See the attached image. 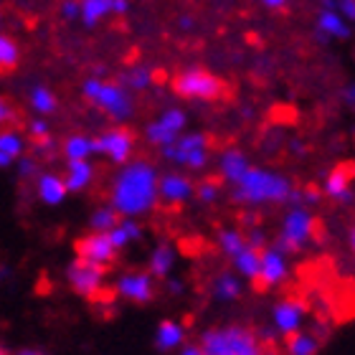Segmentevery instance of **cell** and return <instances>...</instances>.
Returning <instances> with one entry per match:
<instances>
[{"label":"cell","mask_w":355,"mask_h":355,"mask_svg":"<svg viewBox=\"0 0 355 355\" xmlns=\"http://www.w3.org/2000/svg\"><path fill=\"white\" fill-rule=\"evenodd\" d=\"M335 13L345 23L355 21V0H335Z\"/></svg>","instance_id":"f35d334b"},{"label":"cell","mask_w":355,"mask_h":355,"mask_svg":"<svg viewBox=\"0 0 355 355\" xmlns=\"http://www.w3.org/2000/svg\"><path fill=\"white\" fill-rule=\"evenodd\" d=\"M31 107H33V112H38L41 117H49V114H53L56 112V107H59V99H56V94H53L49 87H33L31 89Z\"/></svg>","instance_id":"f546056e"},{"label":"cell","mask_w":355,"mask_h":355,"mask_svg":"<svg viewBox=\"0 0 355 355\" xmlns=\"http://www.w3.org/2000/svg\"><path fill=\"white\" fill-rule=\"evenodd\" d=\"M0 21H3V15H0Z\"/></svg>","instance_id":"db71d44e"},{"label":"cell","mask_w":355,"mask_h":355,"mask_svg":"<svg viewBox=\"0 0 355 355\" xmlns=\"http://www.w3.org/2000/svg\"><path fill=\"white\" fill-rule=\"evenodd\" d=\"M64 183H67L69 193H84L94 180V165L92 160H76V163H67V175Z\"/></svg>","instance_id":"7402d4cb"},{"label":"cell","mask_w":355,"mask_h":355,"mask_svg":"<svg viewBox=\"0 0 355 355\" xmlns=\"http://www.w3.org/2000/svg\"><path fill=\"white\" fill-rule=\"evenodd\" d=\"M10 165H13V160H10L8 155H3V153H0V168H10Z\"/></svg>","instance_id":"681fc988"},{"label":"cell","mask_w":355,"mask_h":355,"mask_svg":"<svg viewBox=\"0 0 355 355\" xmlns=\"http://www.w3.org/2000/svg\"><path fill=\"white\" fill-rule=\"evenodd\" d=\"M353 178H355V165L353 163L335 165L333 171L327 173L325 183H322V193H325L327 198L340 200V203H350V200H353V191H350Z\"/></svg>","instance_id":"2e32d148"},{"label":"cell","mask_w":355,"mask_h":355,"mask_svg":"<svg viewBox=\"0 0 355 355\" xmlns=\"http://www.w3.org/2000/svg\"><path fill=\"white\" fill-rule=\"evenodd\" d=\"M320 198H322V193L318 191V188H304V191H300V206L302 203H307V206H315V203H320Z\"/></svg>","instance_id":"60d3db41"},{"label":"cell","mask_w":355,"mask_h":355,"mask_svg":"<svg viewBox=\"0 0 355 355\" xmlns=\"http://www.w3.org/2000/svg\"><path fill=\"white\" fill-rule=\"evenodd\" d=\"M208 150H211V142H208L206 135L191 132V135H180L173 145L163 148L165 160H171L175 165H183L188 171H203L208 165Z\"/></svg>","instance_id":"52a82bcc"},{"label":"cell","mask_w":355,"mask_h":355,"mask_svg":"<svg viewBox=\"0 0 355 355\" xmlns=\"http://www.w3.org/2000/svg\"><path fill=\"white\" fill-rule=\"evenodd\" d=\"M157 168L148 160H130L110 185V206L119 218H140L157 206Z\"/></svg>","instance_id":"6da1fadb"},{"label":"cell","mask_w":355,"mask_h":355,"mask_svg":"<svg viewBox=\"0 0 355 355\" xmlns=\"http://www.w3.org/2000/svg\"><path fill=\"white\" fill-rule=\"evenodd\" d=\"M295 185L287 175L266 168H249L244 178L234 185L231 198L244 206H266V203H289Z\"/></svg>","instance_id":"7a4b0ae2"},{"label":"cell","mask_w":355,"mask_h":355,"mask_svg":"<svg viewBox=\"0 0 355 355\" xmlns=\"http://www.w3.org/2000/svg\"><path fill=\"white\" fill-rule=\"evenodd\" d=\"M246 246H249V249H254V252H264V249H266V234L254 226V229L249 231V236H246Z\"/></svg>","instance_id":"74e56055"},{"label":"cell","mask_w":355,"mask_h":355,"mask_svg":"<svg viewBox=\"0 0 355 355\" xmlns=\"http://www.w3.org/2000/svg\"><path fill=\"white\" fill-rule=\"evenodd\" d=\"M114 297L130 304H150L157 295V279L148 272H122L112 284Z\"/></svg>","instance_id":"9c48e42d"},{"label":"cell","mask_w":355,"mask_h":355,"mask_svg":"<svg viewBox=\"0 0 355 355\" xmlns=\"http://www.w3.org/2000/svg\"><path fill=\"white\" fill-rule=\"evenodd\" d=\"M198 348L203 355H264L259 338L244 325L208 327L200 335Z\"/></svg>","instance_id":"3957f363"},{"label":"cell","mask_w":355,"mask_h":355,"mask_svg":"<svg viewBox=\"0 0 355 355\" xmlns=\"http://www.w3.org/2000/svg\"><path fill=\"white\" fill-rule=\"evenodd\" d=\"M175 246L168 244V241H160V244L153 246L148 259V274L153 279H168L173 277V269H175Z\"/></svg>","instance_id":"ac0fdd59"},{"label":"cell","mask_w":355,"mask_h":355,"mask_svg":"<svg viewBox=\"0 0 355 355\" xmlns=\"http://www.w3.org/2000/svg\"><path fill=\"white\" fill-rule=\"evenodd\" d=\"M15 163H18V173H21V178L38 175V163L33 160V157H21V160H15Z\"/></svg>","instance_id":"ab89813d"},{"label":"cell","mask_w":355,"mask_h":355,"mask_svg":"<svg viewBox=\"0 0 355 355\" xmlns=\"http://www.w3.org/2000/svg\"><path fill=\"white\" fill-rule=\"evenodd\" d=\"M180 26H183V28H191L193 21H191V18H183V21H180Z\"/></svg>","instance_id":"f907efd6"},{"label":"cell","mask_w":355,"mask_h":355,"mask_svg":"<svg viewBox=\"0 0 355 355\" xmlns=\"http://www.w3.org/2000/svg\"><path fill=\"white\" fill-rule=\"evenodd\" d=\"M119 216L117 211L110 206V203H104V206H96L89 216V231L92 234H110L114 226H117Z\"/></svg>","instance_id":"484cf974"},{"label":"cell","mask_w":355,"mask_h":355,"mask_svg":"<svg viewBox=\"0 0 355 355\" xmlns=\"http://www.w3.org/2000/svg\"><path fill=\"white\" fill-rule=\"evenodd\" d=\"M318 28L322 31V33H327V36H335V38H348L350 36L348 23L343 21L335 10H322V13L318 15Z\"/></svg>","instance_id":"4dcf8cb0"},{"label":"cell","mask_w":355,"mask_h":355,"mask_svg":"<svg viewBox=\"0 0 355 355\" xmlns=\"http://www.w3.org/2000/svg\"><path fill=\"white\" fill-rule=\"evenodd\" d=\"M193 196H196L200 203L211 206V203H216V200H218V196H221V180H216V178H208V180L198 183V188H196V193H193Z\"/></svg>","instance_id":"836d02e7"},{"label":"cell","mask_w":355,"mask_h":355,"mask_svg":"<svg viewBox=\"0 0 355 355\" xmlns=\"http://www.w3.org/2000/svg\"><path fill=\"white\" fill-rule=\"evenodd\" d=\"M135 153V135L127 127H112L99 137H94V155H104L114 165H122L132 160Z\"/></svg>","instance_id":"30bf717a"},{"label":"cell","mask_w":355,"mask_h":355,"mask_svg":"<svg viewBox=\"0 0 355 355\" xmlns=\"http://www.w3.org/2000/svg\"><path fill=\"white\" fill-rule=\"evenodd\" d=\"M0 153L10 157L13 163L21 160L23 153H26V137L18 130H10V127L0 130Z\"/></svg>","instance_id":"83f0119b"},{"label":"cell","mask_w":355,"mask_h":355,"mask_svg":"<svg viewBox=\"0 0 355 355\" xmlns=\"http://www.w3.org/2000/svg\"><path fill=\"white\" fill-rule=\"evenodd\" d=\"M64 277H67V284L74 295L84 297V300H96V297L104 295L107 289V269L94 264H87L82 259L69 261L67 269H64Z\"/></svg>","instance_id":"ba28073f"},{"label":"cell","mask_w":355,"mask_h":355,"mask_svg":"<svg viewBox=\"0 0 355 355\" xmlns=\"http://www.w3.org/2000/svg\"><path fill=\"white\" fill-rule=\"evenodd\" d=\"M320 340L310 333H295L287 338V353L289 355H318Z\"/></svg>","instance_id":"d6a6232c"},{"label":"cell","mask_w":355,"mask_h":355,"mask_svg":"<svg viewBox=\"0 0 355 355\" xmlns=\"http://www.w3.org/2000/svg\"><path fill=\"white\" fill-rule=\"evenodd\" d=\"M36 196L44 206H61L67 200V183L59 173H38L36 175Z\"/></svg>","instance_id":"e0dca14e"},{"label":"cell","mask_w":355,"mask_h":355,"mask_svg":"<svg viewBox=\"0 0 355 355\" xmlns=\"http://www.w3.org/2000/svg\"><path fill=\"white\" fill-rule=\"evenodd\" d=\"M185 345V325L178 320H163L155 327V348L160 353H173Z\"/></svg>","instance_id":"ffe728a7"},{"label":"cell","mask_w":355,"mask_h":355,"mask_svg":"<svg viewBox=\"0 0 355 355\" xmlns=\"http://www.w3.org/2000/svg\"><path fill=\"white\" fill-rule=\"evenodd\" d=\"M185 130V112L183 110H165L155 122H150L145 127V137H148L150 145L155 148H168L183 135Z\"/></svg>","instance_id":"8fae6325"},{"label":"cell","mask_w":355,"mask_h":355,"mask_svg":"<svg viewBox=\"0 0 355 355\" xmlns=\"http://www.w3.org/2000/svg\"><path fill=\"white\" fill-rule=\"evenodd\" d=\"M196 185L188 175L180 173H165L157 180V200H163L168 206H183L185 200L193 198Z\"/></svg>","instance_id":"5bb4252c"},{"label":"cell","mask_w":355,"mask_h":355,"mask_svg":"<svg viewBox=\"0 0 355 355\" xmlns=\"http://www.w3.org/2000/svg\"><path fill=\"white\" fill-rule=\"evenodd\" d=\"M315 216L307 206H292L284 216V221H282V231L279 236H277V246L274 249H279L284 257L287 254H295L300 249L307 246V241L312 239L315 234Z\"/></svg>","instance_id":"5b68a950"},{"label":"cell","mask_w":355,"mask_h":355,"mask_svg":"<svg viewBox=\"0 0 355 355\" xmlns=\"http://www.w3.org/2000/svg\"><path fill=\"white\" fill-rule=\"evenodd\" d=\"M231 261H234V269L239 272V277H244V279H249V282L259 279L261 252H254V249H249V246H246L244 252L236 254V257H234Z\"/></svg>","instance_id":"d4e9b609"},{"label":"cell","mask_w":355,"mask_h":355,"mask_svg":"<svg viewBox=\"0 0 355 355\" xmlns=\"http://www.w3.org/2000/svg\"><path fill=\"white\" fill-rule=\"evenodd\" d=\"M266 8H272V10H279V8L287 6V0H261Z\"/></svg>","instance_id":"7dc6e473"},{"label":"cell","mask_w":355,"mask_h":355,"mask_svg":"<svg viewBox=\"0 0 355 355\" xmlns=\"http://www.w3.org/2000/svg\"><path fill=\"white\" fill-rule=\"evenodd\" d=\"M241 292H244L241 277L234 272H221L211 282V297H214L216 302H236Z\"/></svg>","instance_id":"44dd1931"},{"label":"cell","mask_w":355,"mask_h":355,"mask_svg":"<svg viewBox=\"0 0 355 355\" xmlns=\"http://www.w3.org/2000/svg\"><path fill=\"white\" fill-rule=\"evenodd\" d=\"M61 153H64V157H67V163L89 160V157L94 155V137H87V135H71V137L64 140Z\"/></svg>","instance_id":"cb8c5ba5"},{"label":"cell","mask_w":355,"mask_h":355,"mask_svg":"<svg viewBox=\"0 0 355 355\" xmlns=\"http://www.w3.org/2000/svg\"><path fill=\"white\" fill-rule=\"evenodd\" d=\"M0 355H8V350H6V348H3V345H0Z\"/></svg>","instance_id":"f5cc1de1"},{"label":"cell","mask_w":355,"mask_h":355,"mask_svg":"<svg viewBox=\"0 0 355 355\" xmlns=\"http://www.w3.org/2000/svg\"><path fill=\"white\" fill-rule=\"evenodd\" d=\"M249 168H252L249 157H246L239 148L223 150L221 157H218V171H221V178L231 185H236L239 180L244 178V173L249 171Z\"/></svg>","instance_id":"d6986e66"},{"label":"cell","mask_w":355,"mask_h":355,"mask_svg":"<svg viewBox=\"0 0 355 355\" xmlns=\"http://www.w3.org/2000/svg\"><path fill=\"white\" fill-rule=\"evenodd\" d=\"M218 249L229 259H234L236 254H241L246 249V236L239 229H221L218 231Z\"/></svg>","instance_id":"1f68e13d"},{"label":"cell","mask_w":355,"mask_h":355,"mask_svg":"<svg viewBox=\"0 0 355 355\" xmlns=\"http://www.w3.org/2000/svg\"><path fill=\"white\" fill-rule=\"evenodd\" d=\"M165 289H168L173 297H180L185 292V282L178 279V277H168V279H165Z\"/></svg>","instance_id":"b9f144b4"},{"label":"cell","mask_w":355,"mask_h":355,"mask_svg":"<svg viewBox=\"0 0 355 355\" xmlns=\"http://www.w3.org/2000/svg\"><path fill=\"white\" fill-rule=\"evenodd\" d=\"M304 315H307V304L300 302V300H282V302L274 304L272 310V322L274 330L279 335H295L300 333V327L304 322Z\"/></svg>","instance_id":"4fadbf2b"},{"label":"cell","mask_w":355,"mask_h":355,"mask_svg":"<svg viewBox=\"0 0 355 355\" xmlns=\"http://www.w3.org/2000/svg\"><path fill=\"white\" fill-rule=\"evenodd\" d=\"M180 355H203L198 348V343H185L183 348H180Z\"/></svg>","instance_id":"f6af8a7d"},{"label":"cell","mask_w":355,"mask_h":355,"mask_svg":"<svg viewBox=\"0 0 355 355\" xmlns=\"http://www.w3.org/2000/svg\"><path fill=\"white\" fill-rule=\"evenodd\" d=\"M74 252H76V259H82L94 266H102V269H110V264L114 261V257H117L110 236H107V234H92V231L84 234L82 239H76Z\"/></svg>","instance_id":"7c38bea8"},{"label":"cell","mask_w":355,"mask_h":355,"mask_svg":"<svg viewBox=\"0 0 355 355\" xmlns=\"http://www.w3.org/2000/svg\"><path fill=\"white\" fill-rule=\"evenodd\" d=\"M82 92L89 102L94 104V107H99L107 117L117 119V122H125V119L132 117L135 112L132 96L127 94V89L122 84L102 82V79H87Z\"/></svg>","instance_id":"277c9868"},{"label":"cell","mask_w":355,"mask_h":355,"mask_svg":"<svg viewBox=\"0 0 355 355\" xmlns=\"http://www.w3.org/2000/svg\"><path fill=\"white\" fill-rule=\"evenodd\" d=\"M343 99H345L350 107H355V84H350V87L343 89Z\"/></svg>","instance_id":"bcb514c9"},{"label":"cell","mask_w":355,"mask_h":355,"mask_svg":"<svg viewBox=\"0 0 355 355\" xmlns=\"http://www.w3.org/2000/svg\"><path fill=\"white\" fill-rule=\"evenodd\" d=\"M21 61V46L13 36L0 33V74H10Z\"/></svg>","instance_id":"4316f807"},{"label":"cell","mask_w":355,"mask_h":355,"mask_svg":"<svg viewBox=\"0 0 355 355\" xmlns=\"http://www.w3.org/2000/svg\"><path fill=\"white\" fill-rule=\"evenodd\" d=\"M122 82L130 89H137V92H140V89H148L150 84H153V71H150L148 67H135L127 71Z\"/></svg>","instance_id":"e575fe53"},{"label":"cell","mask_w":355,"mask_h":355,"mask_svg":"<svg viewBox=\"0 0 355 355\" xmlns=\"http://www.w3.org/2000/svg\"><path fill=\"white\" fill-rule=\"evenodd\" d=\"M114 246V252H122L127 246H132L135 241H140L142 239V226L137 223V218H119L117 226L107 234Z\"/></svg>","instance_id":"603a6c76"},{"label":"cell","mask_w":355,"mask_h":355,"mask_svg":"<svg viewBox=\"0 0 355 355\" xmlns=\"http://www.w3.org/2000/svg\"><path fill=\"white\" fill-rule=\"evenodd\" d=\"M15 355H49L46 350H41V348H21Z\"/></svg>","instance_id":"c3c4849f"},{"label":"cell","mask_w":355,"mask_h":355,"mask_svg":"<svg viewBox=\"0 0 355 355\" xmlns=\"http://www.w3.org/2000/svg\"><path fill=\"white\" fill-rule=\"evenodd\" d=\"M127 8H130V3H127V0H112V13H114V15L127 13Z\"/></svg>","instance_id":"ee69618b"},{"label":"cell","mask_w":355,"mask_h":355,"mask_svg":"<svg viewBox=\"0 0 355 355\" xmlns=\"http://www.w3.org/2000/svg\"><path fill=\"white\" fill-rule=\"evenodd\" d=\"M15 117H18V112H15V107L10 102H8L6 96H0V130H6L10 122H15Z\"/></svg>","instance_id":"8d00e7d4"},{"label":"cell","mask_w":355,"mask_h":355,"mask_svg":"<svg viewBox=\"0 0 355 355\" xmlns=\"http://www.w3.org/2000/svg\"><path fill=\"white\" fill-rule=\"evenodd\" d=\"M61 13L67 15L69 21H71V18H79V0H64V3H61Z\"/></svg>","instance_id":"7bdbcfd3"},{"label":"cell","mask_w":355,"mask_h":355,"mask_svg":"<svg viewBox=\"0 0 355 355\" xmlns=\"http://www.w3.org/2000/svg\"><path fill=\"white\" fill-rule=\"evenodd\" d=\"M223 82L216 74L200 67L183 69L173 76V92L185 99H198V102H216L223 94Z\"/></svg>","instance_id":"8992f818"},{"label":"cell","mask_w":355,"mask_h":355,"mask_svg":"<svg viewBox=\"0 0 355 355\" xmlns=\"http://www.w3.org/2000/svg\"><path fill=\"white\" fill-rule=\"evenodd\" d=\"M112 13V0H79V18L87 26H96L104 15Z\"/></svg>","instance_id":"f1b7e54d"},{"label":"cell","mask_w":355,"mask_h":355,"mask_svg":"<svg viewBox=\"0 0 355 355\" xmlns=\"http://www.w3.org/2000/svg\"><path fill=\"white\" fill-rule=\"evenodd\" d=\"M350 246H353V252H355V226L350 229Z\"/></svg>","instance_id":"816d5d0a"},{"label":"cell","mask_w":355,"mask_h":355,"mask_svg":"<svg viewBox=\"0 0 355 355\" xmlns=\"http://www.w3.org/2000/svg\"><path fill=\"white\" fill-rule=\"evenodd\" d=\"M287 257L279 252V249H274V246H266L264 252H261V269H259V279L254 282L257 287L261 289H272V287H279L282 282L287 279Z\"/></svg>","instance_id":"9a60e30c"},{"label":"cell","mask_w":355,"mask_h":355,"mask_svg":"<svg viewBox=\"0 0 355 355\" xmlns=\"http://www.w3.org/2000/svg\"><path fill=\"white\" fill-rule=\"evenodd\" d=\"M28 135H31V137H33L36 142L49 140V137H51L49 122H46V119H31V122H28Z\"/></svg>","instance_id":"d590c367"}]
</instances>
